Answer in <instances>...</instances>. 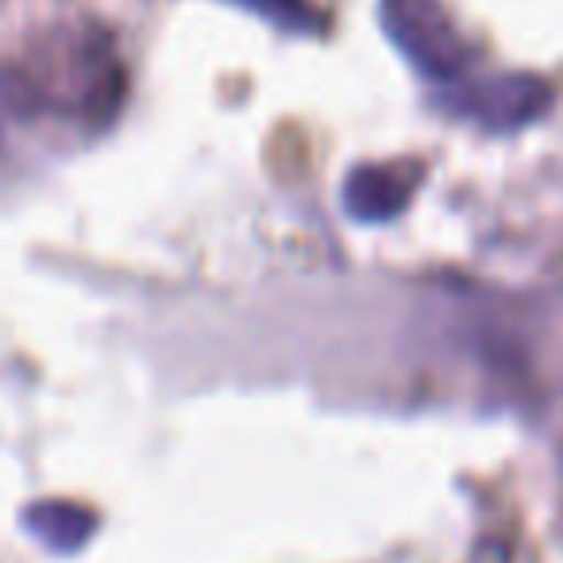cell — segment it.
Returning a JSON list of instances; mask_svg holds the SVG:
<instances>
[{"mask_svg": "<svg viewBox=\"0 0 563 563\" xmlns=\"http://www.w3.org/2000/svg\"><path fill=\"white\" fill-rule=\"evenodd\" d=\"M383 16L390 35L429 70H452L455 66V35L448 32L444 16L432 0H386Z\"/></svg>", "mask_w": 563, "mask_h": 563, "instance_id": "obj_1", "label": "cell"}, {"mask_svg": "<svg viewBox=\"0 0 563 563\" xmlns=\"http://www.w3.org/2000/svg\"><path fill=\"white\" fill-rule=\"evenodd\" d=\"M243 4L263 12V16L278 20V24H309L306 0H243Z\"/></svg>", "mask_w": 563, "mask_h": 563, "instance_id": "obj_2", "label": "cell"}]
</instances>
